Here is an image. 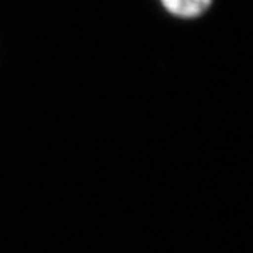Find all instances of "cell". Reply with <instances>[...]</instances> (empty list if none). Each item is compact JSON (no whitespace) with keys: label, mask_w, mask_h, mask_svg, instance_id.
<instances>
[{"label":"cell","mask_w":253,"mask_h":253,"mask_svg":"<svg viewBox=\"0 0 253 253\" xmlns=\"http://www.w3.org/2000/svg\"><path fill=\"white\" fill-rule=\"evenodd\" d=\"M164 8L180 19L200 17L212 3V0H160Z\"/></svg>","instance_id":"cell-1"}]
</instances>
